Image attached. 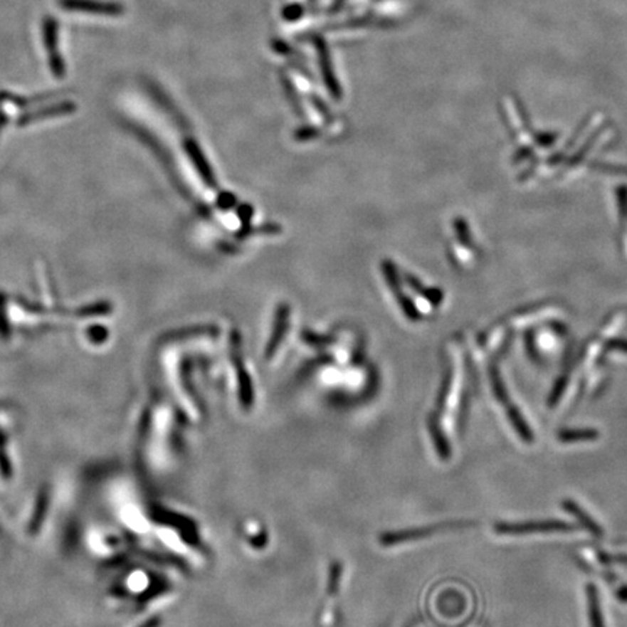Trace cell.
Instances as JSON below:
<instances>
[{
    "mask_svg": "<svg viewBox=\"0 0 627 627\" xmlns=\"http://www.w3.org/2000/svg\"><path fill=\"white\" fill-rule=\"evenodd\" d=\"M60 6L65 11L85 12L102 16H121L125 14L124 5L118 2H103V0H60Z\"/></svg>",
    "mask_w": 627,
    "mask_h": 627,
    "instance_id": "obj_1",
    "label": "cell"
},
{
    "mask_svg": "<svg viewBox=\"0 0 627 627\" xmlns=\"http://www.w3.org/2000/svg\"><path fill=\"white\" fill-rule=\"evenodd\" d=\"M571 530V526L565 522H530L525 525H497L495 532L504 536H523L537 532H559Z\"/></svg>",
    "mask_w": 627,
    "mask_h": 627,
    "instance_id": "obj_2",
    "label": "cell"
},
{
    "mask_svg": "<svg viewBox=\"0 0 627 627\" xmlns=\"http://www.w3.org/2000/svg\"><path fill=\"white\" fill-rule=\"evenodd\" d=\"M58 31L60 25L56 18L44 16L43 19V43L46 50L50 53L58 51Z\"/></svg>",
    "mask_w": 627,
    "mask_h": 627,
    "instance_id": "obj_3",
    "label": "cell"
},
{
    "mask_svg": "<svg viewBox=\"0 0 627 627\" xmlns=\"http://www.w3.org/2000/svg\"><path fill=\"white\" fill-rule=\"evenodd\" d=\"M588 596V610H589V620H591L593 627H603V617H601V607L600 600L597 594V588L594 585H588L586 588Z\"/></svg>",
    "mask_w": 627,
    "mask_h": 627,
    "instance_id": "obj_4",
    "label": "cell"
},
{
    "mask_svg": "<svg viewBox=\"0 0 627 627\" xmlns=\"http://www.w3.org/2000/svg\"><path fill=\"white\" fill-rule=\"evenodd\" d=\"M600 436L597 430L584 428V430H562L558 433V438L562 443H578V441L594 440Z\"/></svg>",
    "mask_w": 627,
    "mask_h": 627,
    "instance_id": "obj_5",
    "label": "cell"
},
{
    "mask_svg": "<svg viewBox=\"0 0 627 627\" xmlns=\"http://www.w3.org/2000/svg\"><path fill=\"white\" fill-rule=\"evenodd\" d=\"M564 507H565L571 514H574L576 519H579L581 523H582L589 532H593V533L597 534V536L601 534V529L597 526V523H596L591 517H588V515L584 512V510L579 508L574 501H569V500L564 501Z\"/></svg>",
    "mask_w": 627,
    "mask_h": 627,
    "instance_id": "obj_6",
    "label": "cell"
},
{
    "mask_svg": "<svg viewBox=\"0 0 627 627\" xmlns=\"http://www.w3.org/2000/svg\"><path fill=\"white\" fill-rule=\"evenodd\" d=\"M508 417H510V421L512 423L515 431H517V433H519V434L527 441V443H530V441L533 440L532 430H530V427L526 424V421L522 418V416L519 414V411H515L514 409H511V410L508 411Z\"/></svg>",
    "mask_w": 627,
    "mask_h": 627,
    "instance_id": "obj_7",
    "label": "cell"
},
{
    "mask_svg": "<svg viewBox=\"0 0 627 627\" xmlns=\"http://www.w3.org/2000/svg\"><path fill=\"white\" fill-rule=\"evenodd\" d=\"M48 64H50V70H51L54 78H57V79L64 78V75H65V64H64V60H63L60 51L48 54Z\"/></svg>",
    "mask_w": 627,
    "mask_h": 627,
    "instance_id": "obj_8",
    "label": "cell"
}]
</instances>
